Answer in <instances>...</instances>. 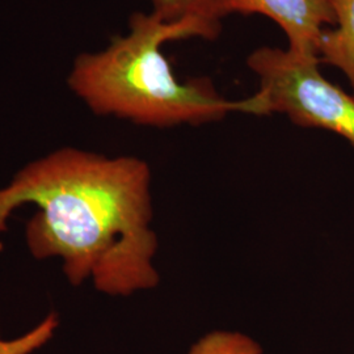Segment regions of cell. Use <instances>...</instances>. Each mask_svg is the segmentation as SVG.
Wrapping results in <instances>:
<instances>
[{
    "instance_id": "1",
    "label": "cell",
    "mask_w": 354,
    "mask_h": 354,
    "mask_svg": "<svg viewBox=\"0 0 354 354\" xmlns=\"http://www.w3.org/2000/svg\"><path fill=\"white\" fill-rule=\"evenodd\" d=\"M26 203L38 209L26 223L29 251L62 259L73 286L89 279L106 295L129 297L159 285L145 160L64 147L30 162L0 189V235Z\"/></svg>"
},
{
    "instance_id": "2",
    "label": "cell",
    "mask_w": 354,
    "mask_h": 354,
    "mask_svg": "<svg viewBox=\"0 0 354 354\" xmlns=\"http://www.w3.org/2000/svg\"><path fill=\"white\" fill-rule=\"evenodd\" d=\"M129 35L114 37L106 49L82 53L67 84L97 115H113L142 127H198L232 112L260 115L254 96L225 99L207 77L177 79L162 46L168 41L218 35L197 21L165 23L150 13L136 12Z\"/></svg>"
},
{
    "instance_id": "3",
    "label": "cell",
    "mask_w": 354,
    "mask_h": 354,
    "mask_svg": "<svg viewBox=\"0 0 354 354\" xmlns=\"http://www.w3.org/2000/svg\"><path fill=\"white\" fill-rule=\"evenodd\" d=\"M247 64L260 79L254 93L260 115L285 114L298 127L336 133L354 147V95L322 75L317 57L264 46L250 54Z\"/></svg>"
},
{
    "instance_id": "4",
    "label": "cell",
    "mask_w": 354,
    "mask_h": 354,
    "mask_svg": "<svg viewBox=\"0 0 354 354\" xmlns=\"http://www.w3.org/2000/svg\"><path fill=\"white\" fill-rule=\"evenodd\" d=\"M228 15L260 13L283 30L291 53L317 57L320 38L336 24L330 0H230Z\"/></svg>"
},
{
    "instance_id": "5",
    "label": "cell",
    "mask_w": 354,
    "mask_h": 354,
    "mask_svg": "<svg viewBox=\"0 0 354 354\" xmlns=\"http://www.w3.org/2000/svg\"><path fill=\"white\" fill-rule=\"evenodd\" d=\"M336 24L320 38L317 58L320 64L342 70L354 92V0H330Z\"/></svg>"
},
{
    "instance_id": "6",
    "label": "cell",
    "mask_w": 354,
    "mask_h": 354,
    "mask_svg": "<svg viewBox=\"0 0 354 354\" xmlns=\"http://www.w3.org/2000/svg\"><path fill=\"white\" fill-rule=\"evenodd\" d=\"M152 15L165 23L197 21L209 26L218 36L221 20L228 16L230 0H150Z\"/></svg>"
},
{
    "instance_id": "7",
    "label": "cell",
    "mask_w": 354,
    "mask_h": 354,
    "mask_svg": "<svg viewBox=\"0 0 354 354\" xmlns=\"http://www.w3.org/2000/svg\"><path fill=\"white\" fill-rule=\"evenodd\" d=\"M188 354H263V349L241 332L213 330L194 342Z\"/></svg>"
},
{
    "instance_id": "8",
    "label": "cell",
    "mask_w": 354,
    "mask_h": 354,
    "mask_svg": "<svg viewBox=\"0 0 354 354\" xmlns=\"http://www.w3.org/2000/svg\"><path fill=\"white\" fill-rule=\"evenodd\" d=\"M55 328V320L54 317H48L42 324L28 332L24 336L4 340L0 337V354H28L35 351L38 346L48 342L53 333V329Z\"/></svg>"
}]
</instances>
